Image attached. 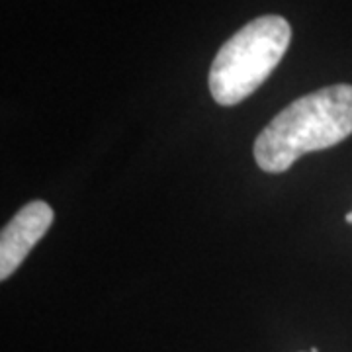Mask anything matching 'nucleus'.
Masks as SVG:
<instances>
[{
  "label": "nucleus",
  "instance_id": "3",
  "mask_svg": "<svg viewBox=\"0 0 352 352\" xmlns=\"http://www.w3.org/2000/svg\"><path fill=\"white\" fill-rule=\"evenodd\" d=\"M50 204L36 200L25 204L0 233V280H8L24 263L30 251L47 233L53 223Z\"/></svg>",
  "mask_w": 352,
  "mask_h": 352
},
{
  "label": "nucleus",
  "instance_id": "1",
  "mask_svg": "<svg viewBox=\"0 0 352 352\" xmlns=\"http://www.w3.org/2000/svg\"><path fill=\"white\" fill-rule=\"evenodd\" d=\"M352 133V85H333L284 108L254 141L264 173L288 170L305 153L335 147Z\"/></svg>",
  "mask_w": 352,
  "mask_h": 352
},
{
  "label": "nucleus",
  "instance_id": "2",
  "mask_svg": "<svg viewBox=\"0 0 352 352\" xmlns=\"http://www.w3.org/2000/svg\"><path fill=\"white\" fill-rule=\"evenodd\" d=\"M292 41V28L282 16L252 20L217 51L210 69V92L221 106H235L263 85Z\"/></svg>",
  "mask_w": 352,
  "mask_h": 352
}]
</instances>
